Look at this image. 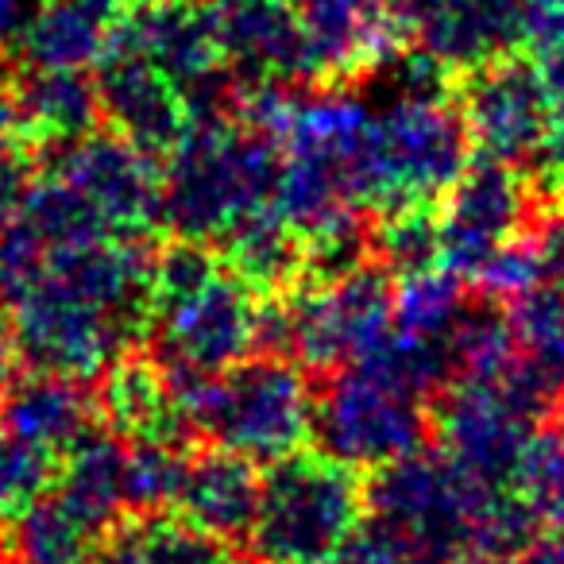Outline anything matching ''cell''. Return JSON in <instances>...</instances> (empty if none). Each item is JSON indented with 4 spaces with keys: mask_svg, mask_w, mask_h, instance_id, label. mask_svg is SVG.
<instances>
[{
    "mask_svg": "<svg viewBox=\"0 0 564 564\" xmlns=\"http://www.w3.org/2000/svg\"><path fill=\"white\" fill-rule=\"evenodd\" d=\"M538 4H556V9H564V0H538Z\"/></svg>",
    "mask_w": 564,
    "mask_h": 564,
    "instance_id": "cell-33",
    "label": "cell"
},
{
    "mask_svg": "<svg viewBox=\"0 0 564 564\" xmlns=\"http://www.w3.org/2000/svg\"><path fill=\"white\" fill-rule=\"evenodd\" d=\"M117 17L94 0H40L12 47L28 70H94L112 40Z\"/></svg>",
    "mask_w": 564,
    "mask_h": 564,
    "instance_id": "cell-21",
    "label": "cell"
},
{
    "mask_svg": "<svg viewBox=\"0 0 564 564\" xmlns=\"http://www.w3.org/2000/svg\"><path fill=\"white\" fill-rule=\"evenodd\" d=\"M94 82L105 124L155 159L178 148L182 135L194 128L189 97L174 86V78H166L148 55L128 47L117 35L97 58Z\"/></svg>",
    "mask_w": 564,
    "mask_h": 564,
    "instance_id": "cell-12",
    "label": "cell"
},
{
    "mask_svg": "<svg viewBox=\"0 0 564 564\" xmlns=\"http://www.w3.org/2000/svg\"><path fill=\"white\" fill-rule=\"evenodd\" d=\"M47 171L78 189L117 240H143L163 225V166L112 128H94L82 140L55 148Z\"/></svg>",
    "mask_w": 564,
    "mask_h": 564,
    "instance_id": "cell-9",
    "label": "cell"
},
{
    "mask_svg": "<svg viewBox=\"0 0 564 564\" xmlns=\"http://www.w3.org/2000/svg\"><path fill=\"white\" fill-rule=\"evenodd\" d=\"M468 282L456 279L448 267L406 274L394 282V329L417 333V337H453V325L460 322L468 294Z\"/></svg>",
    "mask_w": 564,
    "mask_h": 564,
    "instance_id": "cell-25",
    "label": "cell"
},
{
    "mask_svg": "<svg viewBox=\"0 0 564 564\" xmlns=\"http://www.w3.org/2000/svg\"><path fill=\"white\" fill-rule=\"evenodd\" d=\"M456 105L479 155L514 171L530 166L556 117V101L549 94L541 63H530L518 51L460 74Z\"/></svg>",
    "mask_w": 564,
    "mask_h": 564,
    "instance_id": "cell-10",
    "label": "cell"
},
{
    "mask_svg": "<svg viewBox=\"0 0 564 564\" xmlns=\"http://www.w3.org/2000/svg\"><path fill=\"white\" fill-rule=\"evenodd\" d=\"M541 533H564V430L538 425L502 479Z\"/></svg>",
    "mask_w": 564,
    "mask_h": 564,
    "instance_id": "cell-23",
    "label": "cell"
},
{
    "mask_svg": "<svg viewBox=\"0 0 564 564\" xmlns=\"http://www.w3.org/2000/svg\"><path fill=\"white\" fill-rule=\"evenodd\" d=\"M94 4H101V9L112 12V17H120V12H128L132 4H140V0H94Z\"/></svg>",
    "mask_w": 564,
    "mask_h": 564,
    "instance_id": "cell-32",
    "label": "cell"
},
{
    "mask_svg": "<svg viewBox=\"0 0 564 564\" xmlns=\"http://www.w3.org/2000/svg\"><path fill=\"white\" fill-rule=\"evenodd\" d=\"M0 425L66 460L74 445L97 425V406L74 379L32 371L20 383H9L0 399Z\"/></svg>",
    "mask_w": 564,
    "mask_h": 564,
    "instance_id": "cell-18",
    "label": "cell"
},
{
    "mask_svg": "<svg viewBox=\"0 0 564 564\" xmlns=\"http://www.w3.org/2000/svg\"><path fill=\"white\" fill-rule=\"evenodd\" d=\"M259 495H263L259 464L213 448V453L189 456L171 514L186 518L209 538L236 545V541H248L251 525H256Z\"/></svg>",
    "mask_w": 564,
    "mask_h": 564,
    "instance_id": "cell-16",
    "label": "cell"
},
{
    "mask_svg": "<svg viewBox=\"0 0 564 564\" xmlns=\"http://www.w3.org/2000/svg\"><path fill=\"white\" fill-rule=\"evenodd\" d=\"M391 4V12L402 20V24H410V28H417L425 17H430L433 9H437L441 0H387Z\"/></svg>",
    "mask_w": 564,
    "mask_h": 564,
    "instance_id": "cell-31",
    "label": "cell"
},
{
    "mask_svg": "<svg viewBox=\"0 0 564 564\" xmlns=\"http://www.w3.org/2000/svg\"><path fill=\"white\" fill-rule=\"evenodd\" d=\"M471 132L453 97H399L371 112L345 166V194L356 209L391 213L437 205L471 163Z\"/></svg>",
    "mask_w": 564,
    "mask_h": 564,
    "instance_id": "cell-4",
    "label": "cell"
},
{
    "mask_svg": "<svg viewBox=\"0 0 564 564\" xmlns=\"http://www.w3.org/2000/svg\"><path fill=\"white\" fill-rule=\"evenodd\" d=\"M163 159V225L178 240L217 248L232 228L271 209L279 194V140L240 112L194 120Z\"/></svg>",
    "mask_w": 564,
    "mask_h": 564,
    "instance_id": "cell-3",
    "label": "cell"
},
{
    "mask_svg": "<svg viewBox=\"0 0 564 564\" xmlns=\"http://www.w3.org/2000/svg\"><path fill=\"white\" fill-rule=\"evenodd\" d=\"M256 286L213 243L178 240L155 256L151 337L171 376H220L259 352Z\"/></svg>",
    "mask_w": 564,
    "mask_h": 564,
    "instance_id": "cell-2",
    "label": "cell"
},
{
    "mask_svg": "<svg viewBox=\"0 0 564 564\" xmlns=\"http://www.w3.org/2000/svg\"><path fill=\"white\" fill-rule=\"evenodd\" d=\"M63 460L0 425V522H20L51 487Z\"/></svg>",
    "mask_w": 564,
    "mask_h": 564,
    "instance_id": "cell-27",
    "label": "cell"
},
{
    "mask_svg": "<svg viewBox=\"0 0 564 564\" xmlns=\"http://www.w3.org/2000/svg\"><path fill=\"white\" fill-rule=\"evenodd\" d=\"M333 564H430L406 549L402 541H394L387 530H379L376 522H364V530L340 549V556Z\"/></svg>",
    "mask_w": 564,
    "mask_h": 564,
    "instance_id": "cell-29",
    "label": "cell"
},
{
    "mask_svg": "<svg viewBox=\"0 0 564 564\" xmlns=\"http://www.w3.org/2000/svg\"><path fill=\"white\" fill-rule=\"evenodd\" d=\"M97 417L124 445H186L189 422L182 414L178 387L163 360L151 356H120L105 368L97 391Z\"/></svg>",
    "mask_w": 564,
    "mask_h": 564,
    "instance_id": "cell-15",
    "label": "cell"
},
{
    "mask_svg": "<svg viewBox=\"0 0 564 564\" xmlns=\"http://www.w3.org/2000/svg\"><path fill=\"white\" fill-rule=\"evenodd\" d=\"M394 274L368 263L337 282H302L286 291L291 352L314 371L364 364L394 329Z\"/></svg>",
    "mask_w": 564,
    "mask_h": 564,
    "instance_id": "cell-8",
    "label": "cell"
},
{
    "mask_svg": "<svg viewBox=\"0 0 564 564\" xmlns=\"http://www.w3.org/2000/svg\"><path fill=\"white\" fill-rule=\"evenodd\" d=\"M453 360H456V379L507 376L522 360V345H518L510 314L495 310L491 302L464 306L460 322L453 325Z\"/></svg>",
    "mask_w": 564,
    "mask_h": 564,
    "instance_id": "cell-24",
    "label": "cell"
},
{
    "mask_svg": "<svg viewBox=\"0 0 564 564\" xmlns=\"http://www.w3.org/2000/svg\"><path fill=\"white\" fill-rule=\"evenodd\" d=\"M376 263L394 279L441 267V220L437 205H406L376 217Z\"/></svg>",
    "mask_w": 564,
    "mask_h": 564,
    "instance_id": "cell-26",
    "label": "cell"
},
{
    "mask_svg": "<svg viewBox=\"0 0 564 564\" xmlns=\"http://www.w3.org/2000/svg\"><path fill=\"white\" fill-rule=\"evenodd\" d=\"M89 564H240L228 541H217L178 514H128L97 545Z\"/></svg>",
    "mask_w": 564,
    "mask_h": 564,
    "instance_id": "cell-22",
    "label": "cell"
},
{
    "mask_svg": "<svg viewBox=\"0 0 564 564\" xmlns=\"http://www.w3.org/2000/svg\"><path fill=\"white\" fill-rule=\"evenodd\" d=\"M530 178L495 159H471L468 171L437 202L441 267L476 282L507 243L522 240L530 225Z\"/></svg>",
    "mask_w": 564,
    "mask_h": 564,
    "instance_id": "cell-11",
    "label": "cell"
},
{
    "mask_svg": "<svg viewBox=\"0 0 564 564\" xmlns=\"http://www.w3.org/2000/svg\"><path fill=\"white\" fill-rule=\"evenodd\" d=\"M417 35L448 70L468 74L522 47L525 0H441L417 24Z\"/></svg>",
    "mask_w": 564,
    "mask_h": 564,
    "instance_id": "cell-17",
    "label": "cell"
},
{
    "mask_svg": "<svg viewBox=\"0 0 564 564\" xmlns=\"http://www.w3.org/2000/svg\"><path fill=\"white\" fill-rule=\"evenodd\" d=\"M189 464L186 445H128L124 456V487H128V510L132 514H166L174 507V495L182 487Z\"/></svg>",
    "mask_w": 564,
    "mask_h": 564,
    "instance_id": "cell-28",
    "label": "cell"
},
{
    "mask_svg": "<svg viewBox=\"0 0 564 564\" xmlns=\"http://www.w3.org/2000/svg\"><path fill=\"white\" fill-rule=\"evenodd\" d=\"M430 433L433 410H425L422 394L394 383L376 368L348 364L340 371H329V383L317 391V453L356 471H379L417 453L425 448Z\"/></svg>",
    "mask_w": 564,
    "mask_h": 564,
    "instance_id": "cell-7",
    "label": "cell"
},
{
    "mask_svg": "<svg viewBox=\"0 0 564 564\" xmlns=\"http://www.w3.org/2000/svg\"><path fill=\"white\" fill-rule=\"evenodd\" d=\"M24 148V132H20V112H17V89L0 78V159L17 155Z\"/></svg>",
    "mask_w": 564,
    "mask_h": 564,
    "instance_id": "cell-30",
    "label": "cell"
},
{
    "mask_svg": "<svg viewBox=\"0 0 564 564\" xmlns=\"http://www.w3.org/2000/svg\"><path fill=\"white\" fill-rule=\"evenodd\" d=\"M225 66L240 89L306 78V35L294 0H205Z\"/></svg>",
    "mask_w": 564,
    "mask_h": 564,
    "instance_id": "cell-14",
    "label": "cell"
},
{
    "mask_svg": "<svg viewBox=\"0 0 564 564\" xmlns=\"http://www.w3.org/2000/svg\"><path fill=\"white\" fill-rule=\"evenodd\" d=\"M364 471L325 453L267 464L248 556L256 564H333L368 522Z\"/></svg>",
    "mask_w": 564,
    "mask_h": 564,
    "instance_id": "cell-6",
    "label": "cell"
},
{
    "mask_svg": "<svg viewBox=\"0 0 564 564\" xmlns=\"http://www.w3.org/2000/svg\"><path fill=\"white\" fill-rule=\"evenodd\" d=\"M120 518L89 502L86 495L55 484L20 518L17 561L20 564H89Z\"/></svg>",
    "mask_w": 564,
    "mask_h": 564,
    "instance_id": "cell-20",
    "label": "cell"
},
{
    "mask_svg": "<svg viewBox=\"0 0 564 564\" xmlns=\"http://www.w3.org/2000/svg\"><path fill=\"white\" fill-rule=\"evenodd\" d=\"M151 256L140 240H97L35 259L12 299V345L32 371L97 379L151 325Z\"/></svg>",
    "mask_w": 564,
    "mask_h": 564,
    "instance_id": "cell-1",
    "label": "cell"
},
{
    "mask_svg": "<svg viewBox=\"0 0 564 564\" xmlns=\"http://www.w3.org/2000/svg\"><path fill=\"white\" fill-rule=\"evenodd\" d=\"M12 89L24 148L55 151L101 128L94 70H28Z\"/></svg>",
    "mask_w": 564,
    "mask_h": 564,
    "instance_id": "cell-19",
    "label": "cell"
},
{
    "mask_svg": "<svg viewBox=\"0 0 564 564\" xmlns=\"http://www.w3.org/2000/svg\"><path fill=\"white\" fill-rule=\"evenodd\" d=\"M306 35V78L348 86L399 55L402 20L387 0H294Z\"/></svg>",
    "mask_w": 564,
    "mask_h": 564,
    "instance_id": "cell-13",
    "label": "cell"
},
{
    "mask_svg": "<svg viewBox=\"0 0 564 564\" xmlns=\"http://www.w3.org/2000/svg\"><path fill=\"white\" fill-rule=\"evenodd\" d=\"M189 433L243 460H286L314 441L317 391L286 356L256 352L220 376H171Z\"/></svg>",
    "mask_w": 564,
    "mask_h": 564,
    "instance_id": "cell-5",
    "label": "cell"
}]
</instances>
